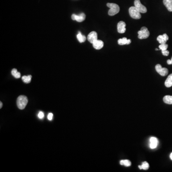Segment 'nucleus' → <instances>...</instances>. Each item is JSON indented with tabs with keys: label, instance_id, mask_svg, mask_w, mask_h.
<instances>
[{
	"label": "nucleus",
	"instance_id": "1",
	"mask_svg": "<svg viewBox=\"0 0 172 172\" xmlns=\"http://www.w3.org/2000/svg\"><path fill=\"white\" fill-rule=\"evenodd\" d=\"M27 103L28 99L25 96H20L18 97L17 100V105L18 108L20 109H24L26 108Z\"/></svg>",
	"mask_w": 172,
	"mask_h": 172
},
{
	"label": "nucleus",
	"instance_id": "2",
	"mask_svg": "<svg viewBox=\"0 0 172 172\" xmlns=\"http://www.w3.org/2000/svg\"><path fill=\"white\" fill-rule=\"evenodd\" d=\"M107 6L109 7L110 9L109 11L108 14L110 16H113L117 14L120 11V7L118 5L113 3H108Z\"/></svg>",
	"mask_w": 172,
	"mask_h": 172
},
{
	"label": "nucleus",
	"instance_id": "3",
	"mask_svg": "<svg viewBox=\"0 0 172 172\" xmlns=\"http://www.w3.org/2000/svg\"><path fill=\"white\" fill-rule=\"evenodd\" d=\"M129 14L131 17L134 19H139L141 18L140 12L135 8V6H131L129 10Z\"/></svg>",
	"mask_w": 172,
	"mask_h": 172
},
{
	"label": "nucleus",
	"instance_id": "4",
	"mask_svg": "<svg viewBox=\"0 0 172 172\" xmlns=\"http://www.w3.org/2000/svg\"><path fill=\"white\" fill-rule=\"evenodd\" d=\"M138 34V37L140 39L147 38L150 35V32L146 27H143L141 28V30L139 31Z\"/></svg>",
	"mask_w": 172,
	"mask_h": 172
},
{
	"label": "nucleus",
	"instance_id": "5",
	"mask_svg": "<svg viewBox=\"0 0 172 172\" xmlns=\"http://www.w3.org/2000/svg\"><path fill=\"white\" fill-rule=\"evenodd\" d=\"M155 69L161 76H165L168 73V70L165 68H162L160 64H157L155 66Z\"/></svg>",
	"mask_w": 172,
	"mask_h": 172
},
{
	"label": "nucleus",
	"instance_id": "6",
	"mask_svg": "<svg viewBox=\"0 0 172 172\" xmlns=\"http://www.w3.org/2000/svg\"><path fill=\"white\" fill-rule=\"evenodd\" d=\"M134 6L141 13H146L147 11L146 8L141 4L140 0L134 1Z\"/></svg>",
	"mask_w": 172,
	"mask_h": 172
},
{
	"label": "nucleus",
	"instance_id": "7",
	"mask_svg": "<svg viewBox=\"0 0 172 172\" xmlns=\"http://www.w3.org/2000/svg\"><path fill=\"white\" fill-rule=\"evenodd\" d=\"M72 20H76L78 22H82L85 20L86 18V15L84 13H81L79 15H76L75 14H73L71 16Z\"/></svg>",
	"mask_w": 172,
	"mask_h": 172
},
{
	"label": "nucleus",
	"instance_id": "8",
	"mask_svg": "<svg viewBox=\"0 0 172 172\" xmlns=\"http://www.w3.org/2000/svg\"><path fill=\"white\" fill-rule=\"evenodd\" d=\"M88 40L90 43L93 44L97 40H98V34L95 31L91 32L88 34Z\"/></svg>",
	"mask_w": 172,
	"mask_h": 172
},
{
	"label": "nucleus",
	"instance_id": "9",
	"mask_svg": "<svg viewBox=\"0 0 172 172\" xmlns=\"http://www.w3.org/2000/svg\"><path fill=\"white\" fill-rule=\"evenodd\" d=\"M126 23L123 21H120L117 25L118 32L121 34H123L126 31Z\"/></svg>",
	"mask_w": 172,
	"mask_h": 172
},
{
	"label": "nucleus",
	"instance_id": "10",
	"mask_svg": "<svg viewBox=\"0 0 172 172\" xmlns=\"http://www.w3.org/2000/svg\"><path fill=\"white\" fill-rule=\"evenodd\" d=\"M169 37L166 34H163V35H160L157 37V40L161 44H166V42L168 40Z\"/></svg>",
	"mask_w": 172,
	"mask_h": 172
},
{
	"label": "nucleus",
	"instance_id": "11",
	"mask_svg": "<svg viewBox=\"0 0 172 172\" xmlns=\"http://www.w3.org/2000/svg\"><path fill=\"white\" fill-rule=\"evenodd\" d=\"M92 44H93V48H94L95 49L97 50H100L103 47L104 43L101 40H97L96 41H95Z\"/></svg>",
	"mask_w": 172,
	"mask_h": 172
},
{
	"label": "nucleus",
	"instance_id": "12",
	"mask_svg": "<svg viewBox=\"0 0 172 172\" xmlns=\"http://www.w3.org/2000/svg\"><path fill=\"white\" fill-rule=\"evenodd\" d=\"M150 148L152 149H155L157 147L158 143H159L158 139L154 137H152L150 138Z\"/></svg>",
	"mask_w": 172,
	"mask_h": 172
},
{
	"label": "nucleus",
	"instance_id": "13",
	"mask_svg": "<svg viewBox=\"0 0 172 172\" xmlns=\"http://www.w3.org/2000/svg\"><path fill=\"white\" fill-rule=\"evenodd\" d=\"M131 40L128 39L126 37H123L122 38H120L118 40V43L120 45H129L131 43Z\"/></svg>",
	"mask_w": 172,
	"mask_h": 172
},
{
	"label": "nucleus",
	"instance_id": "14",
	"mask_svg": "<svg viewBox=\"0 0 172 172\" xmlns=\"http://www.w3.org/2000/svg\"><path fill=\"white\" fill-rule=\"evenodd\" d=\"M163 3L169 12H172V0H163Z\"/></svg>",
	"mask_w": 172,
	"mask_h": 172
},
{
	"label": "nucleus",
	"instance_id": "15",
	"mask_svg": "<svg viewBox=\"0 0 172 172\" xmlns=\"http://www.w3.org/2000/svg\"><path fill=\"white\" fill-rule=\"evenodd\" d=\"M166 87L170 88L172 86V74L169 75L164 83Z\"/></svg>",
	"mask_w": 172,
	"mask_h": 172
},
{
	"label": "nucleus",
	"instance_id": "16",
	"mask_svg": "<svg viewBox=\"0 0 172 172\" xmlns=\"http://www.w3.org/2000/svg\"><path fill=\"white\" fill-rule=\"evenodd\" d=\"M163 100L165 103L172 104V96H165L163 98Z\"/></svg>",
	"mask_w": 172,
	"mask_h": 172
},
{
	"label": "nucleus",
	"instance_id": "17",
	"mask_svg": "<svg viewBox=\"0 0 172 172\" xmlns=\"http://www.w3.org/2000/svg\"><path fill=\"white\" fill-rule=\"evenodd\" d=\"M77 39L80 43H83L86 41V37L84 35H82L80 32H78L77 35Z\"/></svg>",
	"mask_w": 172,
	"mask_h": 172
},
{
	"label": "nucleus",
	"instance_id": "18",
	"mask_svg": "<svg viewBox=\"0 0 172 172\" xmlns=\"http://www.w3.org/2000/svg\"><path fill=\"white\" fill-rule=\"evenodd\" d=\"M12 74L16 78H19L21 77V74L20 72H18L17 69H14L12 70Z\"/></svg>",
	"mask_w": 172,
	"mask_h": 172
},
{
	"label": "nucleus",
	"instance_id": "19",
	"mask_svg": "<svg viewBox=\"0 0 172 172\" xmlns=\"http://www.w3.org/2000/svg\"><path fill=\"white\" fill-rule=\"evenodd\" d=\"M139 168L140 169H143L144 170H148L149 168V164L147 162L143 163L142 165H139Z\"/></svg>",
	"mask_w": 172,
	"mask_h": 172
},
{
	"label": "nucleus",
	"instance_id": "20",
	"mask_svg": "<svg viewBox=\"0 0 172 172\" xmlns=\"http://www.w3.org/2000/svg\"><path fill=\"white\" fill-rule=\"evenodd\" d=\"M120 164L121 165H124V166L128 167L131 165V163L130 161L128 160H122L120 161Z\"/></svg>",
	"mask_w": 172,
	"mask_h": 172
},
{
	"label": "nucleus",
	"instance_id": "21",
	"mask_svg": "<svg viewBox=\"0 0 172 172\" xmlns=\"http://www.w3.org/2000/svg\"><path fill=\"white\" fill-rule=\"evenodd\" d=\"M32 76L31 75H28V76H24L22 77V79L23 81L26 83H30L31 81Z\"/></svg>",
	"mask_w": 172,
	"mask_h": 172
},
{
	"label": "nucleus",
	"instance_id": "22",
	"mask_svg": "<svg viewBox=\"0 0 172 172\" xmlns=\"http://www.w3.org/2000/svg\"><path fill=\"white\" fill-rule=\"evenodd\" d=\"M168 47V45L167 44H161L159 46V49H161L162 51H164V50H167Z\"/></svg>",
	"mask_w": 172,
	"mask_h": 172
},
{
	"label": "nucleus",
	"instance_id": "23",
	"mask_svg": "<svg viewBox=\"0 0 172 172\" xmlns=\"http://www.w3.org/2000/svg\"><path fill=\"white\" fill-rule=\"evenodd\" d=\"M38 118L39 119H43V118L44 117V113L42 112H39L38 114Z\"/></svg>",
	"mask_w": 172,
	"mask_h": 172
},
{
	"label": "nucleus",
	"instance_id": "24",
	"mask_svg": "<svg viewBox=\"0 0 172 172\" xmlns=\"http://www.w3.org/2000/svg\"><path fill=\"white\" fill-rule=\"evenodd\" d=\"M162 53L163 54V55L164 56H168L169 54V52L167 50L162 51Z\"/></svg>",
	"mask_w": 172,
	"mask_h": 172
},
{
	"label": "nucleus",
	"instance_id": "25",
	"mask_svg": "<svg viewBox=\"0 0 172 172\" xmlns=\"http://www.w3.org/2000/svg\"><path fill=\"white\" fill-rule=\"evenodd\" d=\"M53 114L52 113H49L48 116V119L49 121H51L53 119Z\"/></svg>",
	"mask_w": 172,
	"mask_h": 172
},
{
	"label": "nucleus",
	"instance_id": "26",
	"mask_svg": "<svg viewBox=\"0 0 172 172\" xmlns=\"http://www.w3.org/2000/svg\"><path fill=\"white\" fill-rule=\"evenodd\" d=\"M167 63L168 65H172V57L171 60H168L167 61Z\"/></svg>",
	"mask_w": 172,
	"mask_h": 172
},
{
	"label": "nucleus",
	"instance_id": "27",
	"mask_svg": "<svg viewBox=\"0 0 172 172\" xmlns=\"http://www.w3.org/2000/svg\"><path fill=\"white\" fill-rule=\"evenodd\" d=\"M0 105H0V108H2V103L1 101L0 102Z\"/></svg>",
	"mask_w": 172,
	"mask_h": 172
},
{
	"label": "nucleus",
	"instance_id": "28",
	"mask_svg": "<svg viewBox=\"0 0 172 172\" xmlns=\"http://www.w3.org/2000/svg\"><path fill=\"white\" fill-rule=\"evenodd\" d=\"M170 158H171V159L172 160V152L170 154Z\"/></svg>",
	"mask_w": 172,
	"mask_h": 172
},
{
	"label": "nucleus",
	"instance_id": "29",
	"mask_svg": "<svg viewBox=\"0 0 172 172\" xmlns=\"http://www.w3.org/2000/svg\"><path fill=\"white\" fill-rule=\"evenodd\" d=\"M156 50H158V49H157V48H156Z\"/></svg>",
	"mask_w": 172,
	"mask_h": 172
}]
</instances>
